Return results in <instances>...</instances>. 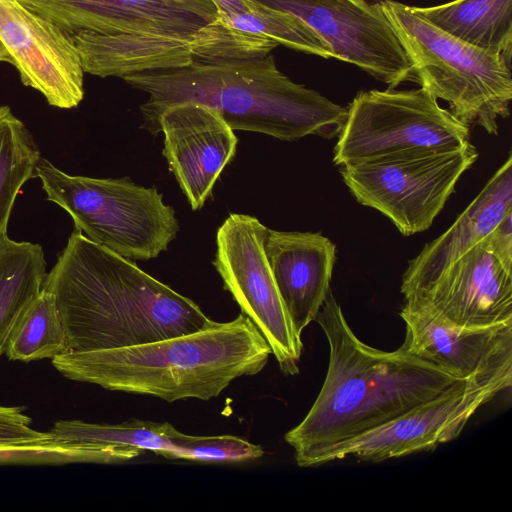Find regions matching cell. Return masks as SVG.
<instances>
[{"mask_svg":"<svg viewBox=\"0 0 512 512\" xmlns=\"http://www.w3.org/2000/svg\"><path fill=\"white\" fill-rule=\"evenodd\" d=\"M42 288L53 294L69 351L134 346L214 322L190 298L74 229Z\"/></svg>","mask_w":512,"mask_h":512,"instance_id":"1","label":"cell"},{"mask_svg":"<svg viewBox=\"0 0 512 512\" xmlns=\"http://www.w3.org/2000/svg\"><path fill=\"white\" fill-rule=\"evenodd\" d=\"M315 321L328 341L327 373L307 415L284 436L300 467L465 380L402 347L387 352L362 342L331 290Z\"/></svg>","mask_w":512,"mask_h":512,"instance_id":"2","label":"cell"},{"mask_svg":"<svg viewBox=\"0 0 512 512\" xmlns=\"http://www.w3.org/2000/svg\"><path fill=\"white\" fill-rule=\"evenodd\" d=\"M271 348L243 313L191 333L52 358L64 377L108 390L150 395L167 402L217 397L241 376L259 373Z\"/></svg>","mask_w":512,"mask_h":512,"instance_id":"3","label":"cell"},{"mask_svg":"<svg viewBox=\"0 0 512 512\" xmlns=\"http://www.w3.org/2000/svg\"><path fill=\"white\" fill-rule=\"evenodd\" d=\"M149 95L140 106L143 124L181 102L206 105L233 130L295 141L308 135L338 136L346 108L293 82L270 53L262 58L134 73L122 78Z\"/></svg>","mask_w":512,"mask_h":512,"instance_id":"4","label":"cell"},{"mask_svg":"<svg viewBox=\"0 0 512 512\" xmlns=\"http://www.w3.org/2000/svg\"><path fill=\"white\" fill-rule=\"evenodd\" d=\"M382 9L407 53L416 82L449 104L459 121L498 134V119L510 114L511 61L464 43L436 28L408 6L381 0Z\"/></svg>","mask_w":512,"mask_h":512,"instance_id":"5","label":"cell"},{"mask_svg":"<svg viewBox=\"0 0 512 512\" xmlns=\"http://www.w3.org/2000/svg\"><path fill=\"white\" fill-rule=\"evenodd\" d=\"M47 200L66 211L89 240L134 260H150L168 249L179 232L174 209L155 187L129 178L69 175L50 161L36 165Z\"/></svg>","mask_w":512,"mask_h":512,"instance_id":"6","label":"cell"},{"mask_svg":"<svg viewBox=\"0 0 512 512\" xmlns=\"http://www.w3.org/2000/svg\"><path fill=\"white\" fill-rule=\"evenodd\" d=\"M333 162L342 167L457 149L470 129L427 89L359 92L346 107Z\"/></svg>","mask_w":512,"mask_h":512,"instance_id":"7","label":"cell"},{"mask_svg":"<svg viewBox=\"0 0 512 512\" xmlns=\"http://www.w3.org/2000/svg\"><path fill=\"white\" fill-rule=\"evenodd\" d=\"M469 142L452 150L340 167L343 182L363 206L385 215L404 236L427 230L476 161Z\"/></svg>","mask_w":512,"mask_h":512,"instance_id":"8","label":"cell"},{"mask_svg":"<svg viewBox=\"0 0 512 512\" xmlns=\"http://www.w3.org/2000/svg\"><path fill=\"white\" fill-rule=\"evenodd\" d=\"M402 308L460 327L512 323V213Z\"/></svg>","mask_w":512,"mask_h":512,"instance_id":"9","label":"cell"},{"mask_svg":"<svg viewBox=\"0 0 512 512\" xmlns=\"http://www.w3.org/2000/svg\"><path fill=\"white\" fill-rule=\"evenodd\" d=\"M269 228L256 217L231 213L218 228L212 262L227 290L261 332L280 370L298 374L303 344L287 313L264 251Z\"/></svg>","mask_w":512,"mask_h":512,"instance_id":"10","label":"cell"},{"mask_svg":"<svg viewBox=\"0 0 512 512\" xmlns=\"http://www.w3.org/2000/svg\"><path fill=\"white\" fill-rule=\"evenodd\" d=\"M288 12L308 25L333 58L353 64L395 88L416 82L413 65L381 0H249Z\"/></svg>","mask_w":512,"mask_h":512,"instance_id":"11","label":"cell"},{"mask_svg":"<svg viewBox=\"0 0 512 512\" xmlns=\"http://www.w3.org/2000/svg\"><path fill=\"white\" fill-rule=\"evenodd\" d=\"M511 384L465 379L383 425L322 450L309 467L349 456L377 463L433 450L457 438L476 411Z\"/></svg>","mask_w":512,"mask_h":512,"instance_id":"12","label":"cell"},{"mask_svg":"<svg viewBox=\"0 0 512 512\" xmlns=\"http://www.w3.org/2000/svg\"><path fill=\"white\" fill-rule=\"evenodd\" d=\"M0 41L21 81L61 109L84 97V71L71 34L20 0H0Z\"/></svg>","mask_w":512,"mask_h":512,"instance_id":"13","label":"cell"},{"mask_svg":"<svg viewBox=\"0 0 512 512\" xmlns=\"http://www.w3.org/2000/svg\"><path fill=\"white\" fill-rule=\"evenodd\" d=\"M141 128L163 133L169 169L192 210L201 209L236 154L234 130L217 111L194 102L167 106Z\"/></svg>","mask_w":512,"mask_h":512,"instance_id":"14","label":"cell"},{"mask_svg":"<svg viewBox=\"0 0 512 512\" xmlns=\"http://www.w3.org/2000/svg\"><path fill=\"white\" fill-rule=\"evenodd\" d=\"M69 34L186 37L219 17L212 0H20Z\"/></svg>","mask_w":512,"mask_h":512,"instance_id":"15","label":"cell"},{"mask_svg":"<svg viewBox=\"0 0 512 512\" xmlns=\"http://www.w3.org/2000/svg\"><path fill=\"white\" fill-rule=\"evenodd\" d=\"M407 352L463 379L512 382V323L460 327L401 309Z\"/></svg>","mask_w":512,"mask_h":512,"instance_id":"16","label":"cell"},{"mask_svg":"<svg viewBox=\"0 0 512 512\" xmlns=\"http://www.w3.org/2000/svg\"><path fill=\"white\" fill-rule=\"evenodd\" d=\"M264 251L287 313L302 335L331 290L336 246L319 232L269 229Z\"/></svg>","mask_w":512,"mask_h":512,"instance_id":"17","label":"cell"},{"mask_svg":"<svg viewBox=\"0 0 512 512\" xmlns=\"http://www.w3.org/2000/svg\"><path fill=\"white\" fill-rule=\"evenodd\" d=\"M512 213V156L496 170L455 222L426 243L408 262L400 291L407 296L433 281L440 272L488 237Z\"/></svg>","mask_w":512,"mask_h":512,"instance_id":"18","label":"cell"},{"mask_svg":"<svg viewBox=\"0 0 512 512\" xmlns=\"http://www.w3.org/2000/svg\"><path fill=\"white\" fill-rule=\"evenodd\" d=\"M48 432L52 448L76 452L88 462L120 463L145 451L163 457L174 448L179 431L168 422L130 419L119 424L61 420Z\"/></svg>","mask_w":512,"mask_h":512,"instance_id":"19","label":"cell"},{"mask_svg":"<svg viewBox=\"0 0 512 512\" xmlns=\"http://www.w3.org/2000/svg\"><path fill=\"white\" fill-rule=\"evenodd\" d=\"M413 8L448 35L511 61L512 0H454Z\"/></svg>","mask_w":512,"mask_h":512,"instance_id":"20","label":"cell"},{"mask_svg":"<svg viewBox=\"0 0 512 512\" xmlns=\"http://www.w3.org/2000/svg\"><path fill=\"white\" fill-rule=\"evenodd\" d=\"M42 246L0 238V356L26 306L41 291L46 277Z\"/></svg>","mask_w":512,"mask_h":512,"instance_id":"21","label":"cell"},{"mask_svg":"<svg viewBox=\"0 0 512 512\" xmlns=\"http://www.w3.org/2000/svg\"><path fill=\"white\" fill-rule=\"evenodd\" d=\"M67 352L69 347L55 298L42 288L16 321L5 354L9 360L30 362Z\"/></svg>","mask_w":512,"mask_h":512,"instance_id":"22","label":"cell"},{"mask_svg":"<svg viewBox=\"0 0 512 512\" xmlns=\"http://www.w3.org/2000/svg\"><path fill=\"white\" fill-rule=\"evenodd\" d=\"M41 156L25 124L10 107L0 106V238L7 234L10 215L22 186L36 178Z\"/></svg>","mask_w":512,"mask_h":512,"instance_id":"23","label":"cell"},{"mask_svg":"<svg viewBox=\"0 0 512 512\" xmlns=\"http://www.w3.org/2000/svg\"><path fill=\"white\" fill-rule=\"evenodd\" d=\"M249 9L236 14H219L227 26L254 35L263 36L290 49L322 58H333L326 43L296 16L245 0Z\"/></svg>","mask_w":512,"mask_h":512,"instance_id":"24","label":"cell"},{"mask_svg":"<svg viewBox=\"0 0 512 512\" xmlns=\"http://www.w3.org/2000/svg\"><path fill=\"white\" fill-rule=\"evenodd\" d=\"M260 445L232 435L192 436L178 432L175 446L163 457L201 462H243L260 458Z\"/></svg>","mask_w":512,"mask_h":512,"instance_id":"25","label":"cell"},{"mask_svg":"<svg viewBox=\"0 0 512 512\" xmlns=\"http://www.w3.org/2000/svg\"><path fill=\"white\" fill-rule=\"evenodd\" d=\"M31 423L21 407L0 406V451L52 448L49 432L34 430Z\"/></svg>","mask_w":512,"mask_h":512,"instance_id":"26","label":"cell"},{"mask_svg":"<svg viewBox=\"0 0 512 512\" xmlns=\"http://www.w3.org/2000/svg\"><path fill=\"white\" fill-rule=\"evenodd\" d=\"M219 14H236L249 9L245 0H212Z\"/></svg>","mask_w":512,"mask_h":512,"instance_id":"27","label":"cell"},{"mask_svg":"<svg viewBox=\"0 0 512 512\" xmlns=\"http://www.w3.org/2000/svg\"><path fill=\"white\" fill-rule=\"evenodd\" d=\"M2 61L9 62L12 64L8 51L5 49L4 45L0 41V62Z\"/></svg>","mask_w":512,"mask_h":512,"instance_id":"28","label":"cell"}]
</instances>
